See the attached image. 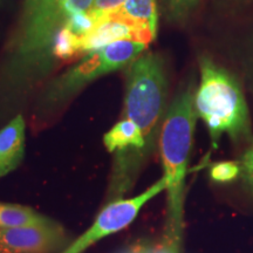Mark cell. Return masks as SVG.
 Listing matches in <instances>:
<instances>
[{
	"label": "cell",
	"instance_id": "16",
	"mask_svg": "<svg viewBox=\"0 0 253 253\" xmlns=\"http://www.w3.org/2000/svg\"><path fill=\"white\" fill-rule=\"evenodd\" d=\"M66 26L77 36L84 37L93 31L96 27V24L87 12H78V13L69 14Z\"/></svg>",
	"mask_w": 253,
	"mask_h": 253
},
{
	"label": "cell",
	"instance_id": "12",
	"mask_svg": "<svg viewBox=\"0 0 253 253\" xmlns=\"http://www.w3.org/2000/svg\"><path fill=\"white\" fill-rule=\"evenodd\" d=\"M81 45L80 37L69 30V28L63 26L54 38L52 46V55L56 59L67 60L72 59L73 56L80 54Z\"/></svg>",
	"mask_w": 253,
	"mask_h": 253
},
{
	"label": "cell",
	"instance_id": "18",
	"mask_svg": "<svg viewBox=\"0 0 253 253\" xmlns=\"http://www.w3.org/2000/svg\"><path fill=\"white\" fill-rule=\"evenodd\" d=\"M145 253H179V245L164 238L156 245L148 244Z\"/></svg>",
	"mask_w": 253,
	"mask_h": 253
},
{
	"label": "cell",
	"instance_id": "10",
	"mask_svg": "<svg viewBox=\"0 0 253 253\" xmlns=\"http://www.w3.org/2000/svg\"><path fill=\"white\" fill-rule=\"evenodd\" d=\"M109 20H118L130 25L155 39L158 25L157 0H126L120 12Z\"/></svg>",
	"mask_w": 253,
	"mask_h": 253
},
{
	"label": "cell",
	"instance_id": "2",
	"mask_svg": "<svg viewBox=\"0 0 253 253\" xmlns=\"http://www.w3.org/2000/svg\"><path fill=\"white\" fill-rule=\"evenodd\" d=\"M201 82L195 93V109L207 126L216 147L223 135L233 141L251 135L249 108L239 82L208 56L199 60Z\"/></svg>",
	"mask_w": 253,
	"mask_h": 253
},
{
	"label": "cell",
	"instance_id": "15",
	"mask_svg": "<svg viewBox=\"0 0 253 253\" xmlns=\"http://www.w3.org/2000/svg\"><path fill=\"white\" fill-rule=\"evenodd\" d=\"M240 173V164L238 162H219L210 168L211 179L218 183H226L236 179Z\"/></svg>",
	"mask_w": 253,
	"mask_h": 253
},
{
	"label": "cell",
	"instance_id": "9",
	"mask_svg": "<svg viewBox=\"0 0 253 253\" xmlns=\"http://www.w3.org/2000/svg\"><path fill=\"white\" fill-rule=\"evenodd\" d=\"M25 120L15 116L0 130V178L14 171L25 155Z\"/></svg>",
	"mask_w": 253,
	"mask_h": 253
},
{
	"label": "cell",
	"instance_id": "5",
	"mask_svg": "<svg viewBox=\"0 0 253 253\" xmlns=\"http://www.w3.org/2000/svg\"><path fill=\"white\" fill-rule=\"evenodd\" d=\"M163 190H167V181L164 177L135 197L109 202L96 217L91 227L59 253H84L89 246L104 237L114 235L130 225L140 213L141 209Z\"/></svg>",
	"mask_w": 253,
	"mask_h": 253
},
{
	"label": "cell",
	"instance_id": "20",
	"mask_svg": "<svg viewBox=\"0 0 253 253\" xmlns=\"http://www.w3.org/2000/svg\"><path fill=\"white\" fill-rule=\"evenodd\" d=\"M147 243H138V244H135L132 246H129L128 249H126L125 251L120 252V253H145L147 252Z\"/></svg>",
	"mask_w": 253,
	"mask_h": 253
},
{
	"label": "cell",
	"instance_id": "1",
	"mask_svg": "<svg viewBox=\"0 0 253 253\" xmlns=\"http://www.w3.org/2000/svg\"><path fill=\"white\" fill-rule=\"evenodd\" d=\"M197 113L191 87L181 91L167 109L161 128L160 153L168 191V221L164 238L181 246L184 185Z\"/></svg>",
	"mask_w": 253,
	"mask_h": 253
},
{
	"label": "cell",
	"instance_id": "19",
	"mask_svg": "<svg viewBox=\"0 0 253 253\" xmlns=\"http://www.w3.org/2000/svg\"><path fill=\"white\" fill-rule=\"evenodd\" d=\"M95 0H66L65 8L68 14L78 12H88Z\"/></svg>",
	"mask_w": 253,
	"mask_h": 253
},
{
	"label": "cell",
	"instance_id": "17",
	"mask_svg": "<svg viewBox=\"0 0 253 253\" xmlns=\"http://www.w3.org/2000/svg\"><path fill=\"white\" fill-rule=\"evenodd\" d=\"M240 172L243 173L245 182L253 190V147L243 156L240 161Z\"/></svg>",
	"mask_w": 253,
	"mask_h": 253
},
{
	"label": "cell",
	"instance_id": "11",
	"mask_svg": "<svg viewBox=\"0 0 253 253\" xmlns=\"http://www.w3.org/2000/svg\"><path fill=\"white\" fill-rule=\"evenodd\" d=\"M53 219L38 213L33 209L19 204L1 203L0 202V227H24L50 223Z\"/></svg>",
	"mask_w": 253,
	"mask_h": 253
},
{
	"label": "cell",
	"instance_id": "8",
	"mask_svg": "<svg viewBox=\"0 0 253 253\" xmlns=\"http://www.w3.org/2000/svg\"><path fill=\"white\" fill-rule=\"evenodd\" d=\"M120 40L140 41L145 45H149L154 40L153 37L145 32L138 30L118 20H107L101 23L93 31L80 37L81 54H89V53L100 50L103 47L110 45Z\"/></svg>",
	"mask_w": 253,
	"mask_h": 253
},
{
	"label": "cell",
	"instance_id": "3",
	"mask_svg": "<svg viewBox=\"0 0 253 253\" xmlns=\"http://www.w3.org/2000/svg\"><path fill=\"white\" fill-rule=\"evenodd\" d=\"M168 80L163 59L155 53L141 55L128 66L123 118L140 128L149 155L167 114Z\"/></svg>",
	"mask_w": 253,
	"mask_h": 253
},
{
	"label": "cell",
	"instance_id": "6",
	"mask_svg": "<svg viewBox=\"0 0 253 253\" xmlns=\"http://www.w3.org/2000/svg\"><path fill=\"white\" fill-rule=\"evenodd\" d=\"M118 69L104 47L96 52L89 53L80 63L75 65L61 77L56 78L49 84L43 95L42 102L49 107L67 102L88 84Z\"/></svg>",
	"mask_w": 253,
	"mask_h": 253
},
{
	"label": "cell",
	"instance_id": "7",
	"mask_svg": "<svg viewBox=\"0 0 253 253\" xmlns=\"http://www.w3.org/2000/svg\"><path fill=\"white\" fill-rule=\"evenodd\" d=\"M65 229L55 220L24 227H0V253H59L71 244Z\"/></svg>",
	"mask_w": 253,
	"mask_h": 253
},
{
	"label": "cell",
	"instance_id": "14",
	"mask_svg": "<svg viewBox=\"0 0 253 253\" xmlns=\"http://www.w3.org/2000/svg\"><path fill=\"white\" fill-rule=\"evenodd\" d=\"M126 0H95L87 13L94 19L97 26L120 12Z\"/></svg>",
	"mask_w": 253,
	"mask_h": 253
},
{
	"label": "cell",
	"instance_id": "4",
	"mask_svg": "<svg viewBox=\"0 0 253 253\" xmlns=\"http://www.w3.org/2000/svg\"><path fill=\"white\" fill-rule=\"evenodd\" d=\"M66 0H25L23 17L14 45V62L28 68L52 55L56 33L67 23Z\"/></svg>",
	"mask_w": 253,
	"mask_h": 253
},
{
	"label": "cell",
	"instance_id": "13",
	"mask_svg": "<svg viewBox=\"0 0 253 253\" xmlns=\"http://www.w3.org/2000/svg\"><path fill=\"white\" fill-rule=\"evenodd\" d=\"M201 0H162V5L169 20L181 23L190 17Z\"/></svg>",
	"mask_w": 253,
	"mask_h": 253
}]
</instances>
